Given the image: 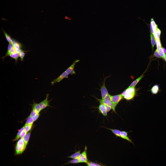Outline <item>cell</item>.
<instances>
[{
	"label": "cell",
	"instance_id": "cell-1",
	"mask_svg": "<svg viewBox=\"0 0 166 166\" xmlns=\"http://www.w3.org/2000/svg\"><path fill=\"white\" fill-rule=\"evenodd\" d=\"M159 122L158 119H152L147 123L143 130L133 139L131 142L136 149L141 148L144 150L151 147L148 138L149 133L152 126Z\"/></svg>",
	"mask_w": 166,
	"mask_h": 166
},
{
	"label": "cell",
	"instance_id": "cell-2",
	"mask_svg": "<svg viewBox=\"0 0 166 166\" xmlns=\"http://www.w3.org/2000/svg\"><path fill=\"white\" fill-rule=\"evenodd\" d=\"M136 150L131 142L113 157L105 160V162L102 164V166H112L115 164L118 165L129 156H136Z\"/></svg>",
	"mask_w": 166,
	"mask_h": 166
},
{
	"label": "cell",
	"instance_id": "cell-3",
	"mask_svg": "<svg viewBox=\"0 0 166 166\" xmlns=\"http://www.w3.org/2000/svg\"><path fill=\"white\" fill-rule=\"evenodd\" d=\"M18 112L30 119L31 128H32L38 113V106L33 105L26 108H20L19 109Z\"/></svg>",
	"mask_w": 166,
	"mask_h": 166
},
{
	"label": "cell",
	"instance_id": "cell-4",
	"mask_svg": "<svg viewBox=\"0 0 166 166\" xmlns=\"http://www.w3.org/2000/svg\"><path fill=\"white\" fill-rule=\"evenodd\" d=\"M26 92V89L24 86H18L16 93L14 104L11 110L9 113L4 114L3 115L5 117L6 119L11 114L18 112L19 107L20 101L25 95Z\"/></svg>",
	"mask_w": 166,
	"mask_h": 166
},
{
	"label": "cell",
	"instance_id": "cell-5",
	"mask_svg": "<svg viewBox=\"0 0 166 166\" xmlns=\"http://www.w3.org/2000/svg\"><path fill=\"white\" fill-rule=\"evenodd\" d=\"M26 89L27 93L31 98H43L44 95V89L33 82Z\"/></svg>",
	"mask_w": 166,
	"mask_h": 166
},
{
	"label": "cell",
	"instance_id": "cell-6",
	"mask_svg": "<svg viewBox=\"0 0 166 166\" xmlns=\"http://www.w3.org/2000/svg\"><path fill=\"white\" fill-rule=\"evenodd\" d=\"M54 103L45 99L38 106V113L42 122L44 123L47 121V115L52 108L49 104Z\"/></svg>",
	"mask_w": 166,
	"mask_h": 166
},
{
	"label": "cell",
	"instance_id": "cell-7",
	"mask_svg": "<svg viewBox=\"0 0 166 166\" xmlns=\"http://www.w3.org/2000/svg\"><path fill=\"white\" fill-rule=\"evenodd\" d=\"M6 64L12 77L16 84L18 86H23L24 79L23 78L20 72L11 64L8 63Z\"/></svg>",
	"mask_w": 166,
	"mask_h": 166
},
{
	"label": "cell",
	"instance_id": "cell-8",
	"mask_svg": "<svg viewBox=\"0 0 166 166\" xmlns=\"http://www.w3.org/2000/svg\"><path fill=\"white\" fill-rule=\"evenodd\" d=\"M32 105L33 104L31 103L30 98L26 92L20 101L19 109L20 108L27 107Z\"/></svg>",
	"mask_w": 166,
	"mask_h": 166
}]
</instances>
